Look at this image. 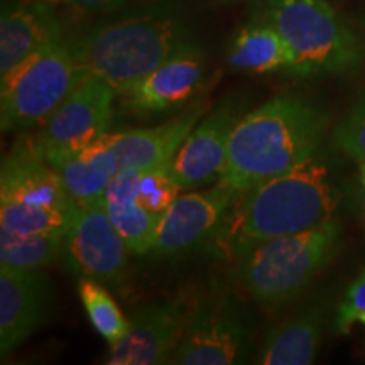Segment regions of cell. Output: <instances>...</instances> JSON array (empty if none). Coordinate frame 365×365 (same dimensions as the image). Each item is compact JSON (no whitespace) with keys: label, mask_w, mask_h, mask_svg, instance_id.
<instances>
[{"label":"cell","mask_w":365,"mask_h":365,"mask_svg":"<svg viewBox=\"0 0 365 365\" xmlns=\"http://www.w3.org/2000/svg\"><path fill=\"white\" fill-rule=\"evenodd\" d=\"M340 198L331 166L318 149L293 170L240 193L207 249L215 257L237 262L262 242L335 218Z\"/></svg>","instance_id":"6da1fadb"},{"label":"cell","mask_w":365,"mask_h":365,"mask_svg":"<svg viewBox=\"0 0 365 365\" xmlns=\"http://www.w3.org/2000/svg\"><path fill=\"white\" fill-rule=\"evenodd\" d=\"M327 127V112L307 98L281 95L267 100L235 124L217 182L240 195L293 170L319 149Z\"/></svg>","instance_id":"7a4b0ae2"},{"label":"cell","mask_w":365,"mask_h":365,"mask_svg":"<svg viewBox=\"0 0 365 365\" xmlns=\"http://www.w3.org/2000/svg\"><path fill=\"white\" fill-rule=\"evenodd\" d=\"M70 41L83 78L97 76L117 95L170 58L196 48L188 22L170 4L137 9Z\"/></svg>","instance_id":"3957f363"},{"label":"cell","mask_w":365,"mask_h":365,"mask_svg":"<svg viewBox=\"0 0 365 365\" xmlns=\"http://www.w3.org/2000/svg\"><path fill=\"white\" fill-rule=\"evenodd\" d=\"M75 200L34 137L17 140L2 159L0 230L65 235Z\"/></svg>","instance_id":"277c9868"},{"label":"cell","mask_w":365,"mask_h":365,"mask_svg":"<svg viewBox=\"0 0 365 365\" xmlns=\"http://www.w3.org/2000/svg\"><path fill=\"white\" fill-rule=\"evenodd\" d=\"M340 239L341 225L331 218L299 234L266 240L235 262V277L250 298L276 307L304 291L331 261Z\"/></svg>","instance_id":"5b68a950"},{"label":"cell","mask_w":365,"mask_h":365,"mask_svg":"<svg viewBox=\"0 0 365 365\" xmlns=\"http://www.w3.org/2000/svg\"><path fill=\"white\" fill-rule=\"evenodd\" d=\"M264 19L284 39L291 75H336L362 63L359 39L327 0H267Z\"/></svg>","instance_id":"8992f818"},{"label":"cell","mask_w":365,"mask_h":365,"mask_svg":"<svg viewBox=\"0 0 365 365\" xmlns=\"http://www.w3.org/2000/svg\"><path fill=\"white\" fill-rule=\"evenodd\" d=\"M83 80L70 39H58L0 76L2 132L43 125Z\"/></svg>","instance_id":"52a82bcc"},{"label":"cell","mask_w":365,"mask_h":365,"mask_svg":"<svg viewBox=\"0 0 365 365\" xmlns=\"http://www.w3.org/2000/svg\"><path fill=\"white\" fill-rule=\"evenodd\" d=\"M254 340V322L247 307L228 291H217L193 309L188 330L170 364H245L252 355Z\"/></svg>","instance_id":"ba28073f"},{"label":"cell","mask_w":365,"mask_h":365,"mask_svg":"<svg viewBox=\"0 0 365 365\" xmlns=\"http://www.w3.org/2000/svg\"><path fill=\"white\" fill-rule=\"evenodd\" d=\"M127 252L129 247L103 202L73 203L61 250L63 262L73 274L117 286L124 279Z\"/></svg>","instance_id":"9c48e42d"},{"label":"cell","mask_w":365,"mask_h":365,"mask_svg":"<svg viewBox=\"0 0 365 365\" xmlns=\"http://www.w3.org/2000/svg\"><path fill=\"white\" fill-rule=\"evenodd\" d=\"M193 309L185 294L154 301L129 318L125 335L110 346L108 365L170 364L188 330Z\"/></svg>","instance_id":"30bf717a"},{"label":"cell","mask_w":365,"mask_h":365,"mask_svg":"<svg viewBox=\"0 0 365 365\" xmlns=\"http://www.w3.org/2000/svg\"><path fill=\"white\" fill-rule=\"evenodd\" d=\"M239 193L217 182L213 188L180 195L159 218L153 254L176 257L208 247L234 207Z\"/></svg>","instance_id":"8fae6325"},{"label":"cell","mask_w":365,"mask_h":365,"mask_svg":"<svg viewBox=\"0 0 365 365\" xmlns=\"http://www.w3.org/2000/svg\"><path fill=\"white\" fill-rule=\"evenodd\" d=\"M115 90L97 76H85L51 117L41 125L34 140L43 150H78L108 134Z\"/></svg>","instance_id":"7c38bea8"},{"label":"cell","mask_w":365,"mask_h":365,"mask_svg":"<svg viewBox=\"0 0 365 365\" xmlns=\"http://www.w3.org/2000/svg\"><path fill=\"white\" fill-rule=\"evenodd\" d=\"M240 117V105L227 100L190 132L168 168L181 191L220 180L228 140Z\"/></svg>","instance_id":"4fadbf2b"},{"label":"cell","mask_w":365,"mask_h":365,"mask_svg":"<svg viewBox=\"0 0 365 365\" xmlns=\"http://www.w3.org/2000/svg\"><path fill=\"white\" fill-rule=\"evenodd\" d=\"M49 281L43 269L0 267V355L7 359L43 325Z\"/></svg>","instance_id":"5bb4252c"},{"label":"cell","mask_w":365,"mask_h":365,"mask_svg":"<svg viewBox=\"0 0 365 365\" xmlns=\"http://www.w3.org/2000/svg\"><path fill=\"white\" fill-rule=\"evenodd\" d=\"M205 76L207 71L198 46L186 49L125 90L122 93L124 107L137 115L175 110L195 97Z\"/></svg>","instance_id":"9a60e30c"},{"label":"cell","mask_w":365,"mask_h":365,"mask_svg":"<svg viewBox=\"0 0 365 365\" xmlns=\"http://www.w3.org/2000/svg\"><path fill=\"white\" fill-rule=\"evenodd\" d=\"M205 113V105L196 103L182 115L153 129L107 134V143L120 170L168 171L173 158Z\"/></svg>","instance_id":"2e32d148"},{"label":"cell","mask_w":365,"mask_h":365,"mask_svg":"<svg viewBox=\"0 0 365 365\" xmlns=\"http://www.w3.org/2000/svg\"><path fill=\"white\" fill-rule=\"evenodd\" d=\"M53 0H21L0 19V76L19 66L54 41L63 39V26Z\"/></svg>","instance_id":"e0dca14e"},{"label":"cell","mask_w":365,"mask_h":365,"mask_svg":"<svg viewBox=\"0 0 365 365\" xmlns=\"http://www.w3.org/2000/svg\"><path fill=\"white\" fill-rule=\"evenodd\" d=\"M49 164L58 171L66 191L75 202H103L105 191L120 171L107 135L78 150H43Z\"/></svg>","instance_id":"ac0fdd59"},{"label":"cell","mask_w":365,"mask_h":365,"mask_svg":"<svg viewBox=\"0 0 365 365\" xmlns=\"http://www.w3.org/2000/svg\"><path fill=\"white\" fill-rule=\"evenodd\" d=\"M323 309L303 308L284 322L271 327L264 336L255 364L308 365L317 359L323 339Z\"/></svg>","instance_id":"d6986e66"},{"label":"cell","mask_w":365,"mask_h":365,"mask_svg":"<svg viewBox=\"0 0 365 365\" xmlns=\"http://www.w3.org/2000/svg\"><path fill=\"white\" fill-rule=\"evenodd\" d=\"M140 171L120 170L105 191V210L130 252L153 254L159 215L140 207L135 200Z\"/></svg>","instance_id":"ffe728a7"},{"label":"cell","mask_w":365,"mask_h":365,"mask_svg":"<svg viewBox=\"0 0 365 365\" xmlns=\"http://www.w3.org/2000/svg\"><path fill=\"white\" fill-rule=\"evenodd\" d=\"M227 65L234 70L266 75L289 70L291 56L281 34L264 19L245 26L237 34L228 51Z\"/></svg>","instance_id":"44dd1931"},{"label":"cell","mask_w":365,"mask_h":365,"mask_svg":"<svg viewBox=\"0 0 365 365\" xmlns=\"http://www.w3.org/2000/svg\"><path fill=\"white\" fill-rule=\"evenodd\" d=\"M63 235H17L0 230V267L38 271L61 255Z\"/></svg>","instance_id":"7402d4cb"},{"label":"cell","mask_w":365,"mask_h":365,"mask_svg":"<svg viewBox=\"0 0 365 365\" xmlns=\"http://www.w3.org/2000/svg\"><path fill=\"white\" fill-rule=\"evenodd\" d=\"M78 294L91 327L108 341V345H115L125 335L129 319L122 314L112 294L102 282L90 277H80Z\"/></svg>","instance_id":"603a6c76"},{"label":"cell","mask_w":365,"mask_h":365,"mask_svg":"<svg viewBox=\"0 0 365 365\" xmlns=\"http://www.w3.org/2000/svg\"><path fill=\"white\" fill-rule=\"evenodd\" d=\"M181 188L168 171H140L135 200L148 212L161 217L176 198Z\"/></svg>","instance_id":"cb8c5ba5"},{"label":"cell","mask_w":365,"mask_h":365,"mask_svg":"<svg viewBox=\"0 0 365 365\" xmlns=\"http://www.w3.org/2000/svg\"><path fill=\"white\" fill-rule=\"evenodd\" d=\"M335 144L345 156L365 164V90L335 129Z\"/></svg>","instance_id":"d4e9b609"},{"label":"cell","mask_w":365,"mask_h":365,"mask_svg":"<svg viewBox=\"0 0 365 365\" xmlns=\"http://www.w3.org/2000/svg\"><path fill=\"white\" fill-rule=\"evenodd\" d=\"M355 325L365 327V267L346 287L336 313V330L349 335Z\"/></svg>","instance_id":"484cf974"},{"label":"cell","mask_w":365,"mask_h":365,"mask_svg":"<svg viewBox=\"0 0 365 365\" xmlns=\"http://www.w3.org/2000/svg\"><path fill=\"white\" fill-rule=\"evenodd\" d=\"M53 2L66 4V6L85 12H110L124 6L127 0H53Z\"/></svg>","instance_id":"4316f807"},{"label":"cell","mask_w":365,"mask_h":365,"mask_svg":"<svg viewBox=\"0 0 365 365\" xmlns=\"http://www.w3.org/2000/svg\"><path fill=\"white\" fill-rule=\"evenodd\" d=\"M360 182H362L364 196H365V164H360ZM364 203H365V198H364Z\"/></svg>","instance_id":"83f0119b"}]
</instances>
